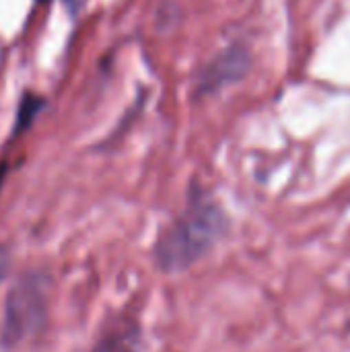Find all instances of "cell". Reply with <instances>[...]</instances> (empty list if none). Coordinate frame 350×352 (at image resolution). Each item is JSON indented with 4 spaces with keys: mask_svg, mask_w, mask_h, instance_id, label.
<instances>
[{
    "mask_svg": "<svg viewBox=\"0 0 350 352\" xmlns=\"http://www.w3.org/2000/svg\"><path fill=\"white\" fill-rule=\"evenodd\" d=\"M225 229L227 217L215 202H192L161 237L157 245L159 266L165 272L186 270L215 248Z\"/></svg>",
    "mask_w": 350,
    "mask_h": 352,
    "instance_id": "obj_1",
    "label": "cell"
},
{
    "mask_svg": "<svg viewBox=\"0 0 350 352\" xmlns=\"http://www.w3.org/2000/svg\"><path fill=\"white\" fill-rule=\"evenodd\" d=\"M47 320V283L39 274L19 278L6 295L2 342L17 346L33 338Z\"/></svg>",
    "mask_w": 350,
    "mask_h": 352,
    "instance_id": "obj_2",
    "label": "cell"
},
{
    "mask_svg": "<svg viewBox=\"0 0 350 352\" xmlns=\"http://www.w3.org/2000/svg\"><path fill=\"white\" fill-rule=\"evenodd\" d=\"M39 105H41V101L33 95H27L23 99L21 109H19V128H25L31 122V118H33V113H37Z\"/></svg>",
    "mask_w": 350,
    "mask_h": 352,
    "instance_id": "obj_3",
    "label": "cell"
},
{
    "mask_svg": "<svg viewBox=\"0 0 350 352\" xmlns=\"http://www.w3.org/2000/svg\"><path fill=\"white\" fill-rule=\"evenodd\" d=\"M2 175H4V167H0V182H2Z\"/></svg>",
    "mask_w": 350,
    "mask_h": 352,
    "instance_id": "obj_4",
    "label": "cell"
},
{
    "mask_svg": "<svg viewBox=\"0 0 350 352\" xmlns=\"http://www.w3.org/2000/svg\"><path fill=\"white\" fill-rule=\"evenodd\" d=\"M41 2H45V0H41Z\"/></svg>",
    "mask_w": 350,
    "mask_h": 352,
    "instance_id": "obj_5",
    "label": "cell"
}]
</instances>
